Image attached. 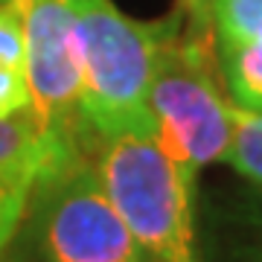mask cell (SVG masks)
<instances>
[{
    "mask_svg": "<svg viewBox=\"0 0 262 262\" xmlns=\"http://www.w3.org/2000/svg\"><path fill=\"white\" fill-rule=\"evenodd\" d=\"M82 61V111L99 143L117 134H158L149 88L166 38L184 24L181 12L134 20L114 0H70Z\"/></svg>",
    "mask_w": 262,
    "mask_h": 262,
    "instance_id": "1",
    "label": "cell"
},
{
    "mask_svg": "<svg viewBox=\"0 0 262 262\" xmlns=\"http://www.w3.org/2000/svg\"><path fill=\"white\" fill-rule=\"evenodd\" d=\"M96 169L114 207L149 262H198L192 184L160 149L158 134H117L99 143Z\"/></svg>",
    "mask_w": 262,
    "mask_h": 262,
    "instance_id": "2",
    "label": "cell"
},
{
    "mask_svg": "<svg viewBox=\"0 0 262 262\" xmlns=\"http://www.w3.org/2000/svg\"><path fill=\"white\" fill-rule=\"evenodd\" d=\"M181 27L160 50L149 88V111L158 122L160 149L195 178L201 166L227 160L233 140V102L222 91L219 50L184 41Z\"/></svg>",
    "mask_w": 262,
    "mask_h": 262,
    "instance_id": "3",
    "label": "cell"
},
{
    "mask_svg": "<svg viewBox=\"0 0 262 262\" xmlns=\"http://www.w3.org/2000/svg\"><path fill=\"white\" fill-rule=\"evenodd\" d=\"M27 210L50 262H149L99 178L96 155H76L38 178Z\"/></svg>",
    "mask_w": 262,
    "mask_h": 262,
    "instance_id": "4",
    "label": "cell"
},
{
    "mask_svg": "<svg viewBox=\"0 0 262 262\" xmlns=\"http://www.w3.org/2000/svg\"><path fill=\"white\" fill-rule=\"evenodd\" d=\"M24 27L29 111L47 131L99 151L82 111V61L70 0H12Z\"/></svg>",
    "mask_w": 262,
    "mask_h": 262,
    "instance_id": "5",
    "label": "cell"
},
{
    "mask_svg": "<svg viewBox=\"0 0 262 262\" xmlns=\"http://www.w3.org/2000/svg\"><path fill=\"white\" fill-rule=\"evenodd\" d=\"M76 155H96V151L47 131L32 111L0 117V181L18 184L32 192L38 178L73 160Z\"/></svg>",
    "mask_w": 262,
    "mask_h": 262,
    "instance_id": "6",
    "label": "cell"
},
{
    "mask_svg": "<svg viewBox=\"0 0 262 262\" xmlns=\"http://www.w3.org/2000/svg\"><path fill=\"white\" fill-rule=\"evenodd\" d=\"M227 96L236 108L262 111V38L215 44Z\"/></svg>",
    "mask_w": 262,
    "mask_h": 262,
    "instance_id": "7",
    "label": "cell"
},
{
    "mask_svg": "<svg viewBox=\"0 0 262 262\" xmlns=\"http://www.w3.org/2000/svg\"><path fill=\"white\" fill-rule=\"evenodd\" d=\"M227 163L251 184L262 187V111H245L233 105V140Z\"/></svg>",
    "mask_w": 262,
    "mask_h": 262,
    "instance_id": "8",
    "label": "cell"
},
{
    "mask_svg": "<svg viewBox=\"0 0 262 262\" xmlns=\"http://www.w3.org/2000/svg\"><path fill=\"white\" fill-rule=\"evenodd\" d=\"M213 27H215V44L259 41L262 38V0H215Z\"/></svg>",
    "mask_w": 262,
    "mask_h": 262,
    "instance_id": "9",
    "label": "cell"
},
{
    "mask_svg": "<svg viewBox=\"0 0 262 262\" xmlns=\"http://www.w3.org/2000/svg\"><path fill=\"white\" fill-rule=\"evenodd\" d=\"M213 3L215 0H178V12L184 18V27H181L184 41L204 50H215Z\"/></svg>",
    "mask_w": 262,
    "mask_h": 262,
    "instance_id": "10",
    "label": "cell"
},
{
    "mask_svg": "<svg viewBox=\"0 0 262 262\" xmlns=\"http://www.w3.org/2000/svg\"><path fill=\"white\" fill-rule=\"evenodd\" d=\"M27 207H29V189L0 181V251L18 233L20 222L27 215Z\"/></svg>",
    "mask_w": 262,
    "mask_h": 262,
    "instance_id": "11",
    "label": "cell"
},
{
    "mask_svg": "<svg viewBox=\"0 0 262 262\" xmlns=\"http://www.w3.org/2000/svg\"><path fill=\"white\" fill-rule=\"evenodd\" d=\"M0 64L24 70V27L12 3L0 6Z\"/></svg>",
    "mask_w": 262,
    "mask_h": 262,
    "instance_id": "12",
    "label": "cell"
},
{
    "mask_svg": "<svg viewBox=\"0 0 262 262\" xmlns=\"http://www.w3.org/2000/svg\"><path fill=\"white\" fill-rule=\"evenodd\" d=\"M29 102L32 99H29L24 70H12V67L0 64V117L29 111Z\"/></svg>",
    "mask_w": 262,
    "mask_h": 262,
    "instance_id": "13",
    "label": "cell"
},
{
    "mask_svg": "<svg viewBox=\"0 0 262 262\" xmlns=\"http://www.w3.org/2000/svg\"><path fill=\"white\" fill-rule=\"evenodd\" d=\"M245 262H262V236L253 242V248L245 253Z\"/></svg>",
    "mask_w": 262,
    "mask_h": 262,
    "instance_id": "14",
    "label": "cell"
},
{
    "mask_svg": "<svg viewBox=\"0 0 262 262\" xmlns=\"http://www.w3.org/2000/svg\"><path fill=\"white\" fill-rule=\"evenodd\" d=\"M0 3H12V0H0Z\"/></svg>",
    "mask_w": 262,
    "mask_h": 262,
    "instance_id": "15",
    "label": "cell"
}]
</instances>
